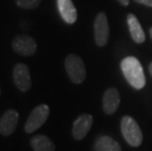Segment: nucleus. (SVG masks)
I'll list each match as a JSON object with an SVG mask.
<instances>
[{"label":"nucleus","mask_w":152,"mask_h":151,"mask_svg":"<svg viewBox=\"0 0 152 151\" xmlns=\"http://www.w3.org/2000/svg\"><path fill=\"white\" fill-rule=\"evenodd\" d=\"M121 69L123 75L127 82L135 89L144 88L146 80L140 62L134 56L126 57L121 62Z\"/></svg>","instance_id":"f257e3e1"},{"label":"nucleus","mask_w":152,"mask_h":151,"mask_svg":"<svg viewBox=\"0 0 152 151\" xmlns=\"http://www.w3.org/2000/svg\"><path fill=\"white\" fill-rule=\"evenodd\" d=\"M121 131L125 140L132 147L140 146L142 142V133L140 126L131 116H124L121 121Z\"/></svg>","instance_id":"f03ea898"},{"label":"nucleus","mask_w":152,"mask_h":151,"mask_svg":"<svg viewBox=\"0 0 152 151\" xmlns=\"http://www.w3.org/2000/svg\"><path fill=\"white\" fill-rule=\"evenodd\" d=\"M65 69L68 77L74 83H82L86 80V71L83 59L76 54H69L65 59Z\"/></svg>","instance_id":"7ed1b4c3"},{"label":"nucleus","mask_w":152,"mask_h":151,"mask_svg":"<svg viewBox=\"0 0 152 151\" xmlns=\"http://www.w3.org/2000/svg\"><path fill=\"white\" fill-rule=\"evenodd\" d=\"M50 108L46 104H40L37 106L31 112L25 125V131L27 133H31L38 130L46 122L49 117Z\"/></svg>","instance_id":"20e7f679"},{"label":"nucleus","mask_w":152,"mask_h":151,"mask_svg":"<svg viewBox=\"0 0 152 151\" xmlns=\"http://www.w3.org/2000/svg\"><path fill=\"white\" fill-rule=\"evenodd\" d=\"M11 45L13 50L19 55L31 56L37 52V42L34 38L27 34H19L13 38Z\"/></svg>","instance_id":"39448f33"},{"label":"nucleus","mask_w":152,"mask_h":151,"mask_svg":"<svg viewBox=\"0 0 152 151\" xmlns=\"http://www.w3.org/2000/svg\"><path fill=\"white\" fill-rule=\"evenodd\" d=\"M94 39L98 46H105L109 39V24L104 12H99L94 20Z\"/></svg>","instance_id":"423d86ee"},{"label":"nucleus","mask_w":152,"mask_h":151,"mask_svg":"<svg viewBox=\"0 0 152 151\" xmlns=\"http://www.w3.org/2000/svg\"><path fill=\"white\" fill-rule=\"evenodd\" d=\"M13 81L20 91L26 92L30 90L31 88V79L30 70L26 64H16L13 69Z\"/></svg>","instance_id":"0eeeda50"},{"label":"nucleus","mask_w":152,"mask_h":151,"mask_svg":"<svg viewBox=\"0 0 152 151\" xmlns=\"http://www.w3.org/2000/svg\"><path fill=\"white\" fill-rule=\"evenodd\" d=\"M93 124V117L89 114H83L74 122L72 134L74 139L82 140L86 136Z\"/></svg>","instance_id":"6e6552de"},{"label":"nucleus","mask_w":152,"mask_h":151,"mask_svg":"<svg viewBox=\"0 0 152 151\" xmlns=\"http://www.w3.org/2000/svg\"><path fill=\"white\" fill-rule=\"evenodd\" d=\"M19 122V113L15 109H9L0 118V133L10 136L15 131Z\"/></svg>","instance_id":"1a4fd4ad"},{"label":"nucleus","mask_w":152,"mask_h":151,"mask_svg":"<svg viewBox=\"0 0 152 151\" xmlns=\"http://www.w3.org/2000/svg\"><path fill=\"white\" fill-rule=\"evenodd\" d=\"M120 103H121V98L118 89L115 88H109L104 92L102 98V108L104 113L107 115L114 114L119 108Z\"/></svg>","instance_id":"9d476101"},{"label":"nucleus","mask_w":152,"mask_h":151,"mask_svg":"<svg viewBox=\"0 0 152 151\" xmlns=\"http://www.w3.org/2000/svg\"><path fill=\"white\" fill-rule=\"evenodd\" d=\"M57 7L63 21L69 25L76 23L77 19V9L72 0H57Z\"/></svg>","instance_id":"9b49d317"},{"label":"nucleus","mask_w":152,"mask_h":151,"mask_svg":"<svg viewBox=\"0 0 152 151\" xmlns=\"http://www.w3.org/2000/svg\"><path fill=\"white\" fill-rule=\"evenodd\" d=\"M127 23L129 30L132 35V38L134 42L137 43H142L145 41V34L142 28L140 21L135 17L134 14H128L127 16Z\"/></svg>","instance_id":"f8f14e48"},{"label":"nucleus","mask_w":152,"mask_h":151,"mask_svg":"<svg viewBox=\"0 0 152 151\" xmlns=\"http://www.w3.org/2000/svg\"><path fill=\"white\" fill-rule=\"evenodd\" d=\"M31 145L34 151H55L54 142L43 134H38L31 137Z\"/></svg>","instance_id":"ddd939ff"},{"label":"nucleus","mask_w":152,"mask_h":151,"mask_svg":"<svg viewBox=\"0 0 152 151\" xmlns=\"http://www.w3.org/2000/svg\"><path fill=\"white\" fill-rule=\"evenodd\" d=\"M95 151H122L120 144L108 136H102L95 141Z\"/></svg>","instance_id":"4468645a"},{"label":"nucleus","mask_w":152,"mask_h":151,"mask_svg":"<svg viewBox=\"0 0 152 151\" xmlns=\"http://www.w3.org/2000/svg\"><path fill=\"white\" fill-rule=\"evenodd\" d=\"M15 2L18 7L25 10H31L39 6L41 0H15Z\"/></svg>","instance_id":"2eb2a0df"},{"label":"nucleus","mask_w":152,"mask_h":151,"mask_svg":"<svg viewBox=\"0 0 152 151\" xmlns=\"http://www.w3.org/2000/svg\"><path fill=\"white\" fill-rule=\"evenodd\" d=\"M137 3H140V4H143L146 6H149L152 7V0H134Z\"/></svg>","instance_id":"dca6fc26"},{"label":"nucleus","mask_w":152,"mask_h":151,"mask_svg":"<svg viewBox=\"0 0 152 151\" xmlns=\"http://www.w3.org/2000/svg\"><path fill=\"white\" fill-rule=\"evenodd\" d=\"M117 1L123 6H128L130 4V0H117Z\"/></svg>","instance_id":"f3484780"},{"label":"nucleus","mask_w":152,"mask_h":151,"mask_svg":"<svg viewBox=\"0 0 152 151\" xmlns=\"http://www.w3.org/2000/svg\"><path fill=\"white\" fill-rule=\"evenodd\" d=\"M149 73H150V75H151V77H152V62L150 63V65H149Z\"/></svg>","instance_id":"a211bd4d"},{"label":"nucleus","mask_w":152,"mask_h":151,"mask_svg":"<svg viewBox=\"0 0 152 151\" xmlns=\"http://www.w3.org/2000/svg\"><path fill=\"white\" fill-rule=\"evenodd\" d=\"M149 34H150V36L152 38V27L150 28V30H149Z\"/></svg>","instance_id":"6ab92c4d"},{"label":"nucleus","mask_w":152,"mask_h":151,"mask_svg":"<svg viewBox=\"0 0 152 151\" xmlns=\"http://www.w3.org/2000/svg\"><path fill=\"white\" fill-rule=\"evenodd\" d=\"M0 94H1V88H0Z\"/></svg>","instance_id":"aec40b11"}]
</instances>
